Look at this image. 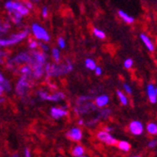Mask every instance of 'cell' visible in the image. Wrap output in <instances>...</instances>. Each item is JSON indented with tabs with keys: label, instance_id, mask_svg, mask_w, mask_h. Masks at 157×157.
<instances>
[{
	"label": "cell",
	"instance_id": "cell-4",
	"mask_svg": "<svg viewBox=\"0 0 157 157\" xmlns=\"http://www.w3.org/2000/svg\"><path fill=\"white\" fill-rule=\"evenodd\" d=\"M28 34H29V30L25 29L22 32L12 34L10 38L7 39H2L0 38V47H7V46H11L14 44H17L25 39L27 38Z\"/></svg>",
	"mask_w": 157,
	"mask_h": 157
},
{
	"label": "cell",
	"instance_id": "cell-40",
	"mask_svg": "<svg viewBox=\"0 0 157 157\" xmlns=\"http://www.w3.org/2000/svg\"><path fill=\"white\" fill-rule=\"evenodd\" d=\"M40 48H41L42 52H44V53H46V52L49 50V46H48L47 44H40Z\"/></svg>",
	"mask_w": 157,
	"mask_h": 157
},
{
	"label": "cell",
	"instance_id": "cell-12",
	"mask_svg": "<svg viewBox=\"0 0 157 157\" xmlns=\"http://www.w3.org/2000/svg\"><path fill=\"white\" fill-rule=\"evenodd\" d=\"M66 136L72 141L79 142L83 137V132L79 127H73L68 130V132L66 133Z\"/></svg>",
	"mask_w": 157,
	"mask_h": 157
},
{
	"label": "cell",
	"instance_id": "cell-47",
	"mask_svg": "<svg viewBox=\"0 0 157 157\" xmlns=\"http://www.w3.org/2000/svg\"><path fill=\"white\" fill-rule=\"evenodd\" d=\"M30 1H39V0H30Z\"/></svg>",
	"mask_w": 157,
	"mask_h": 157
},
{
	"label": "cell",
	"instance_id": "cell-19",
	"mask_svg": "<svg viewBox=\"0 0 157 157\" xmlns=\"http://www.w3.org/2000/svg\"><path fill=\"white\" fill-rule=\"evenodd\" d=\"M72 154L75 157H83L86 154V150L81 145H76L72 150Z\"/></svg>",
	"mask_w": 157,
	"mask_h": 157
},
{
	"label": "cell",
	"instance_id": "cell-35",
	"mask_svg": "<svg viewBox=\"0 0 157 157\" xmlns=\"http://www.w3.org/2000/svg\"><path fill=\"white\" fill-rule=\"evenodd\" d=\"M123 90L127 93V94H132L133 93V90L131 88V86L127 83H124L123 84Z\"/></svg>",
	"mask_w": 157,
	"mask_h": 157
},
{
	"label": "cell",
	"instance_id": "cell-49",
	"mask_svg": "<svg viewBox=\"0 0 157 157\" xmlns=\"http://www.w3.org/2000/svg\"><path fill=\"white\" fill-rule=\"evenodd\" d=\"M16 1H19V0H16Z\"/></svg>",
	"mask_w": 157,
	"mask_h": 157
},
{
	"label": "cell",
	"instance_id": "cell-2",
	"mask_svg": "<svg viewBox=\"0 0 157 157\" xmlns=\"http://www.w3.org/2000/svg\"><path fill=\"white\" fill-rule=\"evenodd\" d=\"M74 70V64L68 60L66 63H46L44 66L45 74L48 77H59L72 73Z\"/></svg>",
	"mask_w": 157,
	"mask_h": 157
},
{
	"label": "cell",
	"instance_id": "cell-5",
	"mask_svg": "<svg viewBox=\"0 0 157 157\" xmlns=\"http://www.w3.org/2000/svg\"><path fill=\"white\" fill-rule=\"evenodd\" d=\"M5 9L8 10L9 13L12 11H17L19 12L22 16H26L29 14V10H28L23 3L18 2L16 0H9L5 3Z\"/></svg>",
	"mask_w": 157,
	"mask_h": 157
},
{
	"label": "cell",
	"instance_id": "cell-48",
	"mask_svg": "<svg viewBox=\"0 0 157 157\" xmlns=\"http://www.w3.org/2000/svg\"><path fill=\"white\" fill-rule=\"evenodd\" d=\"M155 91H156V95H157V88H155Z\"/></svg>",
	"mask_w": 157,
	"mask_h": 157
},
{
	"label": "cell",
	"instance_id": "cell-24",
	"mask_svg": "<svg viewBox=\"0 0 157 157\" xmlns=\"http://www.w3.org/2000/svg\"><path fill=\"white\" fill-rule=\"evenodd\" d=\"M10 15L11 16V19L13 21V23L15 25H20L22 23V20H23V16L21 14L17 11H12L10 13H9Z\"/></svg>",
	"mask_w": 157,
	"mask_h": 157
},
{
	"label": "cell",
	"instance_id": "cell-29",
	"mask_svg": "<svg viewBox=\"0 0 157 157\" xmlns=\"http://www.w3.org/2000/svg\"><path fill=\"white\" fill-rule=\"evenodd\" d=\"M133 66H134V60L132 59H126L125 60H124V62H123V67L125 68V69H127V70H130V69H132L133 68Z\"/></svg>",
	"mask_w": 157,
	"mask_h": 157
},
{
	"label": "cell",
	"instance_id": "cell-9",
	"mask_svg": "<svg viewBox=\"0 0 157 157\" xmlns=\"http://www.w3.org/2000/svg\"><path fill=\"white\" fill-rule=\"evenodd\" d=\"M96 137L98 138V140H100L101 142H103L104 144L108 145V146H116L117 142H118V140L109 132H106L105 130L99 131L96 135Z\"/></svg>",
	"mask_w": 157,
	"mask_h": 157
},
{
	"label": "cell",
	"instance_id": "cell-14",
	"mask_svg": "<svg viewBox=\"0 0 157 157\" xmlns=\"http://www.w3.org/2000/svg\"><path fill=\"white\" fill-rule=\"evenodd\" d=\"M146 92H147V96L151 104H156L157 103V95H156V91H155V87L153 86V84H148L147 88H146Z\"/></svg>",
	"mask_w": 157,
	"mask_h": 157
},
{
	"label": "cell",
	"instance_id": "cell-21",
	"mask_svg": "<svg viewBox=\"0 0 157 157\" xmlns=\"http://www.w3.org/2000/svg\"><path fill=\"white\" fill-rule=\"evenodd\" d=\"M146 131L150 136H157V124L154 122H149L146 126Z\"/></svg>",
	"mask_w": 157,
	"mask_h": 157
},
{
	"label": "cell",
	"instance_id": "cell-20",
	"mask_svg": "<svg viewBox=\"0 0 157 157\" xmlns=\"http://www.w3.org/2000/svg\"><path fill=\"white\" fill-rule=\"evenodd\" d=\"M117 96H118L120 103L122 105H124V106L128 105V104H129V99H128L127 95L124 92H122L121 90H117Z\"/></svg>",
	"mask_w": 157,
	"mask_h": 157
},
{
	"label": "cell",
	"instance_id": "cell-42",
	"mask_svg": "<svg viewBox=\"0 0 157 157\" xmlns=\"http://www.w3.org/2000/svg\"><path fill=\"white\" fill-rule=\"evenodd\" d=\"M6 56V53L4 51L1 50V47H0V63H2L3 61V59H4V56Z\"/></svg>",
	"mask_w": 157,
	"mask_h": 157
},
{
	"label": "cell",
	"instance_id": "cell-15",
	"mask_svg": "<svg viewBox=\"0 0 157 157\" xmlns=\"http://www.w3.org/2000/svg\"><path fill=\"white\" fill-rule=\"evenodd\" d=\"M139 38L141 40V41L143 42V44L146 46V48L150 51V52H153L155 50V47H154V44H153V42L151 40V39L146 35L145 33H141L139 35Z\"/></svg>",
	"mask_w": 157,
	"mask_h": 157
},
{
	"label": "cell",
	"instance_id": "cell-22",
	"mask_svg": "<svg viewBox=\"0 0 157 157\" xmlns=\"http://www.w3.org/2000/svg\"><path fill=\"white\" fill-rule=\"evenodd\" d=\"M0 84L3 86L5 91H10V90H11L10 83L9 80L6 79V77L4 76V75L1 72H0Z\"/></svg>",
	"mask_w": 157,
	"mask_h": 157
},
{
	"label": "cell",
	"instance_id": "cell-7",
	"mask_svg": "<svg viewBox=\"0 0 157 157\" xmlns=\"http://www.w3.org/2000/svg\"><path fill=\"white\" fill-rule=\"evenodd\" d=\"M29 76H26V75H22L16 84V87H15V91L17 93L18 96L20 97H24L26 95V93L28 92L30 89V80H29Z\"/></svg>",
	"mask_w": 157,
	"mask_h": 157
},
{
	"label": "cell",
	"instance_id": "cell-37",
	"mask_svg": "<svg viewBox=\"0 0 157 157\" xmlns=\"http://www.w3.org/2000/svg\"><path fill=\"white\" fill-rule=\"evenodd\" d=\"M48 14H49V11H48V8L47 7H44L41 10V16L42 17H44L46 18L48 16Z\"/></svg>",
	"mask_w": 157,
	"mask_h": 157
},
{
	"label": "cell",
	"instance_id": "cell-34",
	"mask_svg": "<svg viewBox=\"0 0 157 157\" xmlns=\"http://www.w3.org/2000/svg\"><path fill=\"white\" fill-rule=\"evenodd\" d=\"M58 45L60 49H64L66 47V41L64 40V38L62 37H59V40H58Z\"/></svg>",
	"mask_w": 157,
	"mask_h": 157
},
{
	"label": "cell",
	"instance_id": "cell-44",
	"mask_svg": "<svg viewBox=\"0 0 157 157\" xmlns=\"http://www.w3.org/2000/svg\"><path fill=\"white\" fill-rule=\"evenodd\" d=\"M4 91H5V90H4V88H3V86H2L1 84H0V97H2Z\"/></svg>",
	"mask_w": 157,
	"mask_h": 157
},
{
	"label": "cell",
	"instance_id": "cell-28",
	"mask_svg": "<svg viewBox=\"0 0 157 157\" xmlns=\"http://www.w3.org/2000/svg\"><path fill=\"white\" fill-rule=\"evenodd\" d=\"M111 115V110L109 108H102L101 110H100V114H99V117L100 119H103V120H105L107 119L109 116Z\"/></svg>",
	"mask_w": 157,
	"mask_h": 157
},
{
	"label": "cell",
	"instance_id": "cell-16",
	"mask_svg": "<svg viewBox=\"0 0 157 157\" xmlns=\"http://www.w3.org/2000/svg\"><path fill=\"white\" fill-rule=\"evenodd\" d=\"M65 98H66V96H65L64 92L56 91L52 94H49L47 101H49V102H60V101H63Z\"/></svg>",
	"mask_w": 157,
	"mask_h": 157
},
{
	"label": "cell",
	"instance_id": "cell-23",
	"mask_svg": "<svg viewBox=\"0 0 157 157\" xmlns=\"http://www.w3.org/2000/svg\"><path fill=\"white\" fill-rule=\"evenodd\" d=\"M20 73L22 75H26V76H31L32 75V68L29 64H24V66L21 67Z\"/></svg>",
	"mask_w": 157,
	"mask_h": 157
},
{
	"label": "cell",
	"instance_id": "cell-38",
	"mask_svg": "<svg viewBox=\"0 0 157 157\" xmlns=\"http://www.w3.org/2000/svg\"><path fill=\"white\" fill-rule=\"evenodd\" d=\"M94 72H95V75L100 76V75H103V69L101 67H99V66H96V68L94 69Z\"/></svg>",
	"mask_w": 157,
	"mask_h": 157
},
{
	"label": "cell",
	"instance_id": "cell-3",
	"mask_svg": "<svg viewBox=\"0 0 157 157\" xmlns=\"http://www.w3.org/2000/svg\"><path fill=\"white\" fill-rule=\"evenodd\" d=\"M91 99L92 97L90 95H83L76 100L75 112L77 115H87L98 108L94 103L90 102Z\"/></svg>",
	"mask_w": 157,
	"mask_h": 157
},
{
	"label": "cell",
	"instance_id": "cell-39",
	"mask_svg": "<svg viewBox=\"0 0 157 157\" xmlns=\"http://www.w3.org/2000/svg\"><path fill=\"white\" fill-rule=\"evenodd\" d=\"M23 4H24V5H25L28 10H29L33 9V4H32V2L30 1V0H28V1H25Z\"/></svg>",
	"mask_w": 157,
	"mask_h": 157
},
{
	"label": "cell",
	"instance_id": "cell-33",
	"mask_svg": "<svg viewBox=\"0 0 157 157\" xmlns=\"http://www.w3.org/2000/svg\"><path fill=\"white\" fill-rule=\"evenodd\" d=\"M40 45V44L37 41V40H29V44H28V46H29V48L31 49V50H36L37 48H38V46Z\"/></svg>",
	"mask_w": 157,
	"mask_h": 157
},
{
	"label": "cell",
	"instance_id": "cell-27",
	"mask_svg": "<svg viewBox=\"0 0 157 157\" xmlns=\"http://www.w3.org/2000/svg\"><path fill=\"white\" fill-rule=\"evenodd\" d=\"M96 66V62L92 59H87L85 60V67L90 71H94Z\"/></svg>",
	"mask_w": 157,
	"mask_h": 157
},
{
	"label": "cell",
	"instance_id": "cell-11",
	"mask_svg": "<svg viewBox=\"0 0 157 157\" xmlns=\"http://www.w3.org/2000/svg\"><path fill=\"white\" fill-rule=\"evenodd\" d=\"M68 106L64 105L61 107H52L50 110V115L53 119L55 120H59L64 117H67L69 115V111H68Z\"/></svg>",
	"mask_w": 157,
	"mask_h": 157
},
{
	"label": "cell",
	"instance_id": "cell-1",
	"mask_svg": "<svg viewBox=\"0 0 157 157\" xmlns=\"http://www.w3.org/2000/svg\"><path fill=\"white\" fill-rule=\"evenodd\" d=\"M30 55H31V60L29 65L32 68L31 76L34 79H40L45 74L44 66L46 64V59H47L46 53L42 51L40 52V51L34 50L33 52L30 53Z\"/></svg>",
	"mask_w": 157,
	"mask_h": 157
},
{
	"label": "cell",
	"instance_id": "cell-10",
	"mask_svg": "<svg viewBox=\"0 0 157 157\" xmlns=\"http://www.w3.org/2000/svg\"><path fill=\"white\" fill-rule=\"evenodd\" d=\"M128 130L133 136H141L144 133V125L139 121H133L128 125Z\"/></svg>",
	"mask_w": 157,
	"mask_h": 157
},
{
	"label": "cell",
	"instance_id": "cell-13",
	"mask_svg": "<svg viewBox=\"0 0 157 157\" xmlns=\"http://www.w3.org/2000/svg\"><path fill=\"white\" fill-rule=\"evenodd\" d=\"M94 104L98 108H103L109 104V96L105 94H101L95 97Z\"/></svg>",
	"mask_w": 157,
	"mask_h": 157
},
{
	"label": "cell",
	"instance_id": "cell-45",
	"mask_svg": "<svg viewBox=\"0 0 157 157\" xmlns=\"http://www.w3.org/2000/svg\"><path fill=\"white\" fill-rule=\"evenodd\" d=\"M84 123H85V121H84V120H82V119H80V120L78 121V124H79V125H84Z\"/></svg>",
	"mask_w": 157,
	"mask_h": 157
},
{
	"label": "cell",
	"instance_id": "cell-26",
	"mask_svg": "<svg viewBox=\"0 0 157 157\" xmlns=\"http://www.w3.org/2000/svg\"><path fill=\"white\" fill-rule=\"evenodd\" d=\"M52 58H53L55 62H59L60 61L61 55H60V51H59V48H53L52 49Z\"/></svg>",
	"mask_w": 157,
	"mask_h": 157
},
{
	"label": "cell",
	"instance_id": "cell-17",
	"mask_svg": "<svg viewBox=\"0 0 157 157\" xmlns=\"http://www.w3.org/2000/svg\"><path fill=\"white\" fill-rule=\"evenodd\" d=\"M118 15H119V17H120L124 23H126V24H128V25H132V24L135 23V18H134L133 16L129 15L128 13H126L125 11L121 10H120L118 11Z\"/></svg>",
	"mask_w": 157,
	"mask_h": 157
},
{
	"label": "cell",
	"instance_id": "cell-36",
	"mask_svg": "<svg viewBox=\"0 0 157 157\" xmlns=\"http://www.w3.org/2000/svg\"><path fill=\"white\" fill-rule=\"evenodd\" d=\"M156 147H157V139H151L149 141V143H148L149 149H154Z\"/></svg>",
	"mask_w": 157,
	"mask_h": 157
},
{
	"label": "cell",
	"instance_id": "cell-30",
	"mask_svg": "<svg viewBox=\"0 0 157 157\" xmlns=\"http://www.w3.org/2000/svg\"><path fill=\"white\" fill-rule=\"evenodd\" d=\"M38 95L39 97L40 98V100H42V101H47L48 100V96H49V93L44 90H39L38 91Z\"/></svg>",
	"mask_w": 157,
	"mask_h": 157
},
{
	"label": "cell",
	"instance_id": "cell-46",
	"mask_svg": "<svg viewBox=\"0 0 157 157\" xmlns=\"http://www.w3.org/2000/svg\"><path fill=\"white\" fill-rule=\"evenodd\" d=\"M4 100H5L4 98H2V97H0V105H1V104H2V103L4 102Z\"/></svg>",
	"mask_w": 157,
	"mask_h": 157
},
{
	"label": "cell",
	"instance_id": "cell-6",
	"mask_svg": "<svg viewBox=\"0 0 157 157\" xmlns=\"http://www.w3.org/2000/svg\"><path fill=\"white\" fill-rule=\"evenodd\" d=\"M31 60V55L28 52H21L15 56H13L8 61V68H13L14 65H20V64H29Z\"/></svg>",
	"mask_w": 157,
	"mask_h": 157
},
{
	"label": "cell",
	"instance_id": "cell-43",
	"mask_svg": "<svg viewBox=\"0 0 157 157\" xmlns=\"http://www.w3.org/2000/svg\"><path fill=\"white\" fill-rule=\"evenodd\" d=\"M104 130H105V131H106V132L111 133V132L113 131V127H111V126H105V127L104 128Z\"/></svg>",
	"mask_w": 157,
	"mask_h": 157
},
{
	"label": "cell",
	"instance_id": "cell-32",
	"mask_svg": "<svg viewBox=\"0 0 157 157\" xmlns=\"http://www.w3.org/2000/svg\"><path fill=\"white\" fill-rule=\"evenodd\" d=\"M9 28H10V25L8 23L0 24V35H1V34H5L8 31Z\"/></svg>",
	"mask_w": 157,
	"mask_h": 157
},
{
	"label": "cell",
	"instance_id": "cell-18",
	"mask_svg": "<svg viewBox=\"0 0 157 157\" xmlns=\"http://www.w3.org/2000/svg\"><path fill=\"white\" fill-rule=\"evenodd\" d=\"M116 145L119 148V150L123 151V152H128V151H130V150H131V144L126 140L118 141Z\"/></svg>",
	"mask_w": 157,
	"mask_h": 157
},
{
	"label": "cell",
	"instance_id": "cell-25",
	"mask_svg": "<svg viewBox=\"0 0 157 157\" xmlns=\"http://www.w3.org/2000/svg\"><path fill=\"white\" fill-rule=\"evenodd\" d=\"M92 33L99 40H105V37H106L105 33L102 29H99V28H97V27H94L93 28V29H92Z\"/></svg>",
	"mask_w": 157,
	"mask_h": 157
},
{
	"label": "cell",
	"instance_id": "cell-8",
	"mask_svg": "<svg viewBox=\"0 0 157 157\" xmlns=\"http://www.w3.org/2000/svg\"><path fill=\"white\" fill-rule=\"evenodd\" d=\"M31 33L35 37L36 40H42L44 42H48L50 40V35L47 32V30L44 26H41L39 24H33L31 25Z\"/></svg>",
	"mask_w": 157,
	"mask_h": 157
},
{
	"label": "cell",
	"instance_id": "cell-41",
	"mask_svg": "<svg viewBox=\"0 0 157 157\" xmlns=\"http://www.w3.org/2000/svg\"><path fill=\"white\" fill-rule=\"evenodd\" d=\"M24 155H25V157H30V156H31V151H30V150L28 149V148H25V149L24 150Z\"/></svg>",
	"mask_w": 157,
	"mask_h": 157
},
{
	"label": "cell",
	"instance_id": "cell-31",
	"mask_svg": "<svg viewBox=\"0 0 157 157\" xmlns=\"http://www.w3.org/2000/svg\"><path fill=\"white\" fill-rule=\"evenodd\" d=\"M100 117L98 116V117H95V118H93V119H91L90 121H88L87 123H86V125L87 126H89V127H93V126H95L99 121H100Z\"/></svg>",
	"mask_w": 157,
	"mask_h": 157
}]
</instances>
